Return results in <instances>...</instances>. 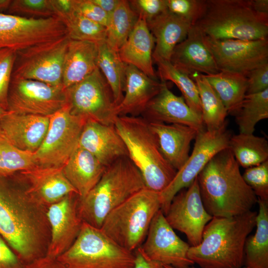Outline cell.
Masks as SVG:
<instances>
[{"label": "cell", "mask_w": 268, "mask_h": 268, "mask_svg": "<svg viewBox=\"0 0 268 268\" xmlns=\"http://www.w3.org/2000/svg\"><path fill=\"white\" fill-rule=\"evenodd\" d=\"M48 207L0 178V236L22 261L46 255L50 239Z\"/></svg>", "instance_id": "obj_1"}, {"label": "cell", "mask_w": 268, "mask_h": 268, "mask_svg": "<svg viewBox=\"0 0 268 268\" xmlns=\"http://www.w3.org/2000/svg\"><path fill=\"white\" fill-rule=\"evenodd\" d=\"M239 167L227 148L215 155L197 177L203 204L212 217L237 216L251 210L257 203Z\"/></svg>", "instance_id": "obj_2"}, {"label": "cell", "mask_w": 268, "mask_h": 268, "mask_svg": "<svg viewBox=\"0 0 268 268\" xmlns=\"http://www.w3.org/2000/svg\"><path fill=\"white\" fill-rule=\"evenodd\" d=\"M257 215L250 210L232 217H213L201 243L190 247L189 258L201 268H242L245 241L256 227Z\"/></svg>", "instance_id": "obj_3"}, {"label": "cell", "mask_w": 268, "mask_h": 268, "mask_svg": "<svg viewBox=\"0 0 268 268\" xmlns=\"http://www.w3.org/2000/svg\"><path fill=\"white\" fill-rule=\"evenodd\" d=\"M146 188L138 169L128 156L106 167L100 179L78 204L83 222L100 228L107 215L132 196Z\"/></svg>", "instance_id": "obj_4"}, {"label": "cell", "mask_w": 268, "mask_h": 268, "mask_svg": "<svg viewBox=\"0 0 268 268\" xmlns=\"http://www.w3.org/2000/svg\"><path fill=\"white\" fill-rule=\"evenodd\" d=\"M114 126L146 188L161 193L171 182L177 170L163 156L149 122L141 116H118Z\"/></svg>", "instance_id": "obj_5"}, {"label": "cell", "mask_w": 268, "mask_h": 268, "mask_svg": "<svg viewBox=\"0 0 268 268\" xmlns=\"http://www.w3.org/2000/svg\"><path fill=\"white\" fill-rule=\"evenodd\" d=\"M205 36L217 40L268 38V19L256 13L250 0H205L194 25Z\"/></svg>", "instance_id": "obj_6"}, {"label": "cell", "mask_w": 268, "mask_h": 268, "mask_svg": "<svg viewBox=\"0 0 268 268\" xmlns=\"http://www.w3.org/2000/svg\"><path fill=\"white\" fill-rule=\"evenodd\" d=\"M161 206L160 194L143 188L112 210L100 229L120 246L134 252L144 242Z\"/></svg>", "instance_id": "obj_7"}, {"label": "cell", "mask_w": 268, "mask_h": 268, "mask_svg": "<svg viewBox=\"0 0 268 268\" xmlns=\"http://www.w3.org/2000/svg\"><path fill=\"white\" fill-rule=\"evenodd\" d=\"M134 258L100 228L83 222L73 244L57 259L65 268H133Z\"/></svg>", "instance_id": "obj_8"}, {"label": "cell", "mask_w": 268, "mask_h": 268, "mask_svg": "<svg viewBox=\"0 0 268 268\" xmlns=\"http://www.w3.org/2000/svg\"><path fill=\"white\" fill-rule=\"evenodd\" d=\"M68 35L16 51L11 78L32 79L62 86Z\"/></svg>", "instance_id": "obj_9"}, {"label": "cell", "mask_w": 268, "mask_h": 268, "mask_svg": "<svg viewBox=\"0 0 268 268\" xmlns=\"http://www.w3.org/2000/svg\"><path fill=\"white\" fill-rule=\"evenodd\" d=\"M67 104L73 115L106 125H114L118 116L111 90L98 67L81 81L65 89Z\"/></svg>", "instance_id": "obj_10"}, {"label": "cell", "mask_w": 268, "mask_h": 268, "mask_svg": "<svg viewBox=\"0 0 268 268\" xmlns=\"http://www.w3.org/2000/svg\"><path fill=\"white\" fill-rule=\"evenodd\" d=\"M49 118L46 135L34 153L36 163L40 167H62L78 146L87 119L71 114L67 104Z\"/></svg>", "instance_id": "obj_11"}, {"label": "cell", "mask_w": 268, "mask_h": 268, "mask_svg": "<svg viewBox=\"0 0 268 268\" xmlns=\"http://www.w3.org/2000/svg\"><path fill=\"white\" fill-rule=\"evenodd\" d=\"M226 124L213 131L205 129L198 132L191 155L177 173L169 185L161 193V210L165 215L174 197L188 188L210 160L218 153L229 147L231 134Z\"/></svg>", "instance_id": "obj_12"}, {"label": "cell", "mask_w": 268, "mask_h": 268, "mask_svg": "<svg viewBox=\"0 0 268 268\" xmlns=\"http://www.w3.org/2000/svg\"><path fill=\"white\" fill-rule=\"evenodd\" d=\"M67 35L58 18H28L0 13V49L19 51Z\"/></svg>", "instance_id": "obj_13"}, {"label": "cell", "mask_w": 268, "mask_h": 268, "mask_svg": "<svg viewBox=\"0 0 268 268\" xmlns=\"http://www.w3.org/2000/svg\"><path fill=\"white\" fill-rule=\"evenodd\" d=\"M203 41L219 71L236 72L247 76L252 70L268 63V38L217 40L203 34Z\"/></svg>", "instance_id": "obj_14"}, {"label": "cell", "mask_w": 268, "mask_h": 268, "mask_svg": "<svg viewBox=\"0 0 268 268\" xmlns=\"http://www.w3.org/2000/svg\"><path fill=\"white\" fill-rule=\"evenodd\" d=\"M66 104L63 86L32 79H11L8 95L10 112L50 116Z\"/></svg>", "instance_id": "obj_15"}, {"label": "cell", "mask_w": 268, "mask_h": 268, "mask_svg": "<svg viewBox=\"0 0 268 268\" xmlns=\"http://www.w3.org/2000/svg\"><path fill=\"white\" fill-rule=\"evenodd\" d=\"M165 216L173 229L186 235L191 246L201 243L203 230L213 217L203 204L197 178L174 197Z\"/></svg>", "instance_id": "obj_16"}, {"label": "cell", "mask_w": 268, "mask_h": 268, "mask_svg": "<svg viewBox=\"0 0 268 268\" xmlns=\"http://www.w3.org/2000/svg\"><path fill=\"white\" fill-rule=\"evenodd\" d=\"M190 247L176 234L160 209L153 218L140 247L152 260L175 268H188L195 264L188 256Z\"/></svg>", "instance_id": "obj_17"}, {"label": "cell", "mask_w": 268, "mask_h": 268, "mask_svg": "<svg viewBox=\"0 0 268 268\" xmlns=\"http://www.w3.org/2000/svg\"><path fill=\"white\" fill-rule=\"evenodd\" d=\"M79 197L73 193L48 207L50 239L46 256L57 259L66 251L77 237L83 221L78 212Z\"/></svg>", "instance_id": "obj_18"}, {"label": "cell", "mask_w": 268, "mask_h": 268, "mask_svg": "<svg viewBox=\"0 0 268 268\" xmlns=\"http://www.w3.org/2000/svg\"><path fill=\"white\" fill-rule=\"evenodd\" d=\"M160 81L158 93L148 103L141 116L149 122L184 125L199 132L205 129L201 116L193 111L182 96L174 94L166 82Z\"/></svg>", "instance_id": "obj_19"}, {"label": "cell", "mask_w": 268, "mask_h": 268, "mask_svg": "<svg viewBox=\"0 0 268 268\" xmlns=\"http://www.w3.org/2000/svg\"><path fill=\"white\" fill-rule=\"evenodd\" d=\"M49 116L8 112L0 119V132L15 147L34 153L48 130Z\"/></svg>", "instance_id": "obj_20"}, {"label": "cell", "mask_w": 268, "mask_h": 268, "mask_svg": "<svg viewBox=\"0 0 268 268\" xmlns=\"http://www.w3.org/2000/svg\"><path fill=\"white\" fill-rule=\"evenodd\" d=\"M170 62L190 77L199 73L210 75L220 71L203 41V34L196 26L190 28L187 37L174 49Z\"/></svg>", "instance_id": "obj_21"}, {"label": "cell", "mask_w": 268, "mask_h": 268, "mask_svg": "<svg viewBox=\"0 0 268 268\" xmlns=\"http://www.w3.org/2000/svg\"><path fill=\"white\" fill-rule=\"evenodd\" d=\"M78 145L90 152L105 167L120 157L128 156L125 144L114 125L87 120Z\"/></svg>", "instance_id": "obj_22"}, {"label": "cell", "mask_w": 268, "mask_h": 268, "mask_svg": "<svg viewBox=\"0 0 268 268\" xmlns=\"http://www.w3.org/2000/svg\"><path fill=\"white\" fill-rule=\"evenodd\" d=\"M21 173L29 184L27 192L47 207L68 195L77 194L66 177L63 166H36Z\"/></svg>", "instance_id": "obj_23"}, {"label": "cell", "mask_w": 268, "mask_h": 268, "mask_svg": "<svg viewBox=\"0 0 268 268\" xmlns=\"http://www.w3.org/2000/svg\"><path fill=\"white\" fill-rule=\"evenodd\" d=\"M160 150L167 161L179 170L189 157L190 144L198 131L184 125L149 122Z\"/></svg>", "instance_id": "obj_24"}, {"label": "cell", "mask_w": 268, "mask_h": 268, "mask_svg": "<svg viewBox=\"0 0 268 268\" xmlns=\"http://www.w3.org/2000/svg\"><path fill=\"white\" fill-rule=\"evenodd\" d=\"M124 96L117 107L118 116H141L158 93L161 82L149 77L135 67L126 65Z\"/></svg>", "instance_id": "obj_25"}, {"label": "cell", "mask_w": 268, "mask_h": 268, "mask_svg": "<svg viewBox=\"0 0 268 268\" xmlns=\"http://www.w3.org/2000/svg\"><path fill=\"white\" fill-rule=\"evenodd\" d=\"M155 39L146 22L138 17L132 31L118 53L122 61L150 77L157 79L153 67Z\"/></svg>", "instance_id": "obj_26"}, {"label": "cell", "mask_w": 268, "mask_h": 268, "mask_svg": "<svg viewBox=\"0 0 268 268\" xmlns=\"http://www.w3.org/2000/svg\"><path fill=\"white\" fill-rule=\"evenodd\" d=\"M106 167L90 152L78 145L63 170L79 198L82 199L98 182Z\"/></svg>", "instance_id": "obj_27"}, {"label": "cell", "mask_w": 268, "mask_h": 268, "mask_svg": "<svg viewBox=\"0 0 268 268\" xmlns=\"http://www.w3.org/2000/svg\"><path fill=\"white\" fill-rule=\"evenodd\" d=\"M146 23L155 39L153 55L168 61L175 47L187 37L193 26L168 10Z\"/></svg>", "instance_id": "obj_28"}, {"label": "cell", "mask_w": 268, "mask_h": 268, "mask_svg": "<svg viewBox=\"0 0 268 268\" xmlns=\"http://www.w3.org/2000/svg\"><path fill=\"white\" fill-rule=\"evenodd\" d=\"M98 43L70 39L63 69L64 89L78 83L97 67Z\"/></svg>", "instance_id": "obj_29"}, {"label": "cell", "mask_w": 268, "mask_h": 268, "mask_svg": "<svg viewBox=\"0 0 268 268\" xmlns=\"http://www.w3.org/2000/svg\"><path fill=\"white\" fill-rule=\"evenodd\" d=\"M255 234L244 245V268H268V201L258 199Z\"/></svg>", "instance_id": "obj_30"}, {"label": "cell", "mask_w": 268, "mask_h": 268, "mask_svg": "<svg viewBox=\"0 0 268 268\" xmlns=\"http://www.w3.org/2000/svg\"><path fill=\"white\" fill-rule=\"evenodd\" d=\"M97 67L111 90L115 104L121 102L124 92L126 66L118 51L106 41L98 43Z\"/></svg>", "instance_id": "obj_31"}, {"label": "cell", "mask_w": 268, "mask_h": 268, "mask_svg": "<svg viewBox=\"0 0 268 268\" xmlns=\"http://www.w3.org/2000/svg\"><path fill=\"white\" fill-rule=\"evenodd\" d=\"M204 75L222 101L228 114H231L246 95L247 76L227 71Z\"/></svg>", "instance_id": "obj_32"}, {"label": "cell", "mask_w": 268, "mask_h": 268, "mask_svg": "<svg viewBox=\"0 0 268 268\" xmlns=\"http://www.w3.org/2000/svg\"><path fill=\"white\" fill-rule=\"evenodd\" d=\"M195 82L200 99L201 118L206 130H218L226 124L227 110L204 75L196 73L191 77Z\"/></svg>", "instance_id": "obj_33"}, {"label": "cell", "mask_w": 268, "mask_h": 268, "mask_svg": "<svg viewBox=\"0 0 268 268\" xmlns=\"http://www.w3.org/2000/svg\"><path fill=\"white\" fill-rule=\"evenodd\" d=\"M228 148L239 166L245 168L268 160V140L253 134L239 133L231 135Z\"/></svg>", "instance_id": "obj_34"}, {"label": "cell", "mask_w": 268, "mask_h": 268, "mask_svg": "<svg viewBox=\"0 0 268 268\" xmlns=\"http://www.w3.org/2000/svg\"><path fill=\"white\" fill-rule=\"evenodd\" d=\"M231 114L235 116L240 133L253 134L256 124L268 118V89L246 94Z\"/></svg>", "instance_id": "obj_35"}, {"label": "cell", "mask_w": 268, "mask_h": 268, "mask_svg": "<svg viewBox=\"0 0 268 268\" xmlns=\"http://www.w3.org/2000/svg\"><path fill=\"white\" fill-rule=\"evenodd\" d=\"M138 19V16L131 7L129 0H120L115 10L109 15L106 26L107 43L118 52Z\"/></svg>", "instance_id": "obj_36"}, {"label": "cell", "mask_w": 268, "mask_h": 268, "mask_svg": "<svg viewBox=\"0 0 268 268\" xmlns=\"http://www.w3.org/2000/svg\"><path fill=\"white\" fill-rule=\"evenodd\" d=\"M153 62L158 68L160 81L173 82L181 92L187 105L195 112L201 115L199 92L195 82L188 75L175 67L170 61L152 55Z\"/></svg>", "instance_id": "obj_37"}, {"label": "cell", "mask_w": 268, "mask_h": 268, "mask_svg": "<svg viewBox=\"0 0 268 268\" xmlns=\"http://www.w3.org/2000/svg\"><path fill=\"white\" fill-rule=\"evenodd\" d=\"M36 166L34 153L17 148L0 132V178Z\"/></svg>", "instance_id": "obj_38"}, {"label": "cell", "mask_w": 268, "mask_h": 268, "mask_svg": "<svg viewBox=\"0 0 268 268\" xmlns=\"http://www.w3.org/2000/svg\"><path fill=\"white\" fill-rule=\"evenodd\" d=\"M71 40L99 43L106 40V28L77 12L65 24Z\"/></svg>", "instance_id": "obj_39"}, {"label": "cell", "mask_w": 268, "mask_h": 268, "mask_svg": "<svg viewBox=\"0 0 268 268\" xmlns=\"http://www.w3.org/2000/svg\"><path fill=\"white\" fill-rule=\"evenodd\" d=\"M5 13L28 18L56 17L50 0H11Z\"/></svg>", "instance_id": "obj_40"}, {"label": "cell", "mask_w": 268, "mask_h": 268, "mask_svg": "<svg viewBox=\"0 0 268 268\" xmlns=\"http://www.w3.org/2000/svg\"><path fill=\"white\" fill-rule=\"evenodd\" d=\"M242 177L258 199L268 201V160L246 168Z\"/></svg>", "instance_id": "obj_41"}, {"label": "cell", "mask_w": 268, "mask_h": 268, "mask_svg": "<svg viewBox=\"0 0 268 268\" xmlns=\"http://www.w3.org/2000/svg\"><path fill=\"white\" fill-rule=\"evenodd\" d=\"M205 0H166L167 9L172 13L195 25L204 9Z\"/></svg>", "instance_id": "obj_42"}, {"label": "cell", "mask_w": 268, "mask_h": 268, "mask_svg": "<svg viewBox=\"0 0 268 268\" xmlns=\"http://www.w3.org/2000/svg\"><path fill=\"white\" fill-rule=\"evenodd\" d=\"M16 51L0 49V106L8 110V95Z\"/></svg>", "instance_id": "obj_43"}, {"label": "cell", "mask_w": 268, "mask_h": 268, "mask_svg": "<svg viewBox=\"0 0 268 268\" xmlns=\"http://www.w3.org/2000/svg\"><path fill=\"white\" fill-rule=\"evenodd\" d=\"M129 1L138 17L146 22L168 10L166 0H132Z\"/></svg>", "instance_id": "obj_44"}, {"label": "cell", "mask_w": 268, "mask_h": 268, "mask_svg": "<svg viewBox=\"0 0 268 268\" xmlns=\"http://www.w3.org/2000/svg\"><path fill=\"white\" fill-rule=\"evenodd\" d=\"M76 12L106 28L109 14L91 0H74Z\"/></svg>", "instance_id": "obj_45"}, {"label": "cell", "mask_w": 268, "mask_h": 268, "mask_svg": "<svg viewBox=\"0 0 268 268\" xmlns=\"http://www.w3.org/2000/svg\"><path fill=\"white\" fill-rule=\"evenodd\" d=\"M247 77L246 94L258 93L268 89V63L251 71Z\"/></svg>", "instance_id": "obj_46"}, {"label": "cell", "mask_w": 268, "mask_h": 268, "mask_svg": "<svg viewBox=\"0 0 268 268\" xmlns=\"http://www.w3.org/2000/svg\"><path fill=\"white\" fill-rule=\"evenodd\" d=\"M24 267L22 261L0 236V268H24Z\"/></svg>", "instance_id": "obj_47"}, {"label": "cell", "mask_w": 268, "mask_h": 268, "mask_svg": "<svg viewBox=\"0 0 268 268\" xmlns=\"http://www.w3.org/2000/svg\"><path fill=\"white\" fill-rule=\"evenodd\" d=\"M55 17L65 25L76 12L74 0H50Z\"/></svg>", "instance_id": "obj_48"}, {"label": "cell", "mask_w": 268, "mask_h": 268, "mask_svg": "<svg viewBox=\"0 0 268 268\" xmlns=\"http://www.w3.org/2000/svg\"><path fill=\"white\" fill-rule=\"evenodd\" d=\"M134 253L135 258L133 268H165L162 264L149 259L140 247L136 249Z\"/></svg>", "instance_id": "obj_49"}, {"label": "cell", "mask_w": 268, "mask_h": 268, "mask_svg": "<svg viewBox=\"0 0 268 268\" xmlns=\"http://www.w3.org/2000/svg\"><path fill=\"white\" fill-rule=\"evenodd\" d=\"M24 268H65L57 259L50 258L47 256L36 259L27 263Z\"/></svg>", "instance_id": "obj_50"}, {"label": "cell", "mask_w": 268, "mask_h": 268, "mask_svg": "<svg viewBox=\"0 0 268 268\" xmlns=\"http://www.w3.org/2000/svg\"><path fill=\"white\" fill-rule=\"evenodd\" d=\"M251 6L260 16L268 19V0H250Z\"/></svg>", "instance_id": "obj_51"}, {"label": "cell", "mask_w": 268, "mask_h": 268, "mask_svg": "<svg viewBox=\"0 0 268 268\" xmlns=\"http://www.w3.org/2000/svg\"><path fill=\"white\" fill-rule=\"evenodd\" d=\"M109 15L116 8L120 0H91Z\"/></svg>", "instance_id": "obj_52"}, {"label": "cell", "mask_w": 268, "mask_h": 268, "mask_svg": "<svg viewBox=\"0 0 268 268\" xmlns=\"http://www.w3.org/2000/svg\"><path fill=\"white\" fill-rule=\"evenodd\" d=\"M11 0H0V13H5Z\"/></svg>", "instance_id": "obj_53"}, {"label": "cell", "mask_w": 268, "mask_h": 268, "mask_svg": "<svg viewBox=\"0 0 268 268\" xmlns=\"http://www.w3.org/2000/svg\"><path fill=\"white\" fill-rule=\"evenodd\" d=\"M8 112V111L0 106V119Z\"/></svg>", "instance_id": "obj_54"}, {"label": "cell", "mask_w": 268, "mask_h": 268, "mask_svg": "<svg viewBox=\"0 0 268 268\" xmlns=\"http://www.w3.org/2000/svg\"><path fill=\"white\" fill-rule=\"evenodd\" d=\"M164 266L165 268H175L172 267L170 266H167V265H164Z\"/></svg>", "instance_id": "obj_55"}]
</instances>
